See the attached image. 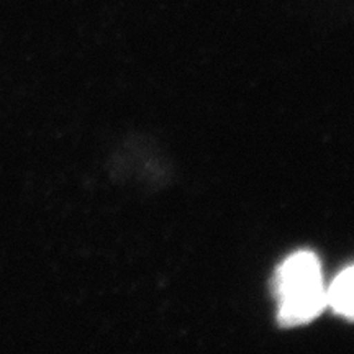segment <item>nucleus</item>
<instances>
[{"label":"nucleus","instance_id":"f257e3e1","mask_svg":"<svg viewBox=\"0 0 354 354\" xmlns=\"http://www.w3.org/2000/svg\"><path fill=\"white\" fill-rule=\"evenodd\" d=\"M277 320L282 326L310 323L326 308V286L320 259L312 251H297L276 272Z\"/></svg>","mask_w":354,"mask_h":354},{"label":"nucleus","instance_id":"f03ea898","mask_svg":"<svg viewBox=\"0 0 354 354\" xmlns=\"http://www.w3.org/2000/svg\"><path fill=\"white\" fill-rule=\"evenodd\" d=\"M326 307L348 320H354V266L339 272L326 287Z\"/></svg>","mask_w":354,"mask_h":354}]
</instances>
